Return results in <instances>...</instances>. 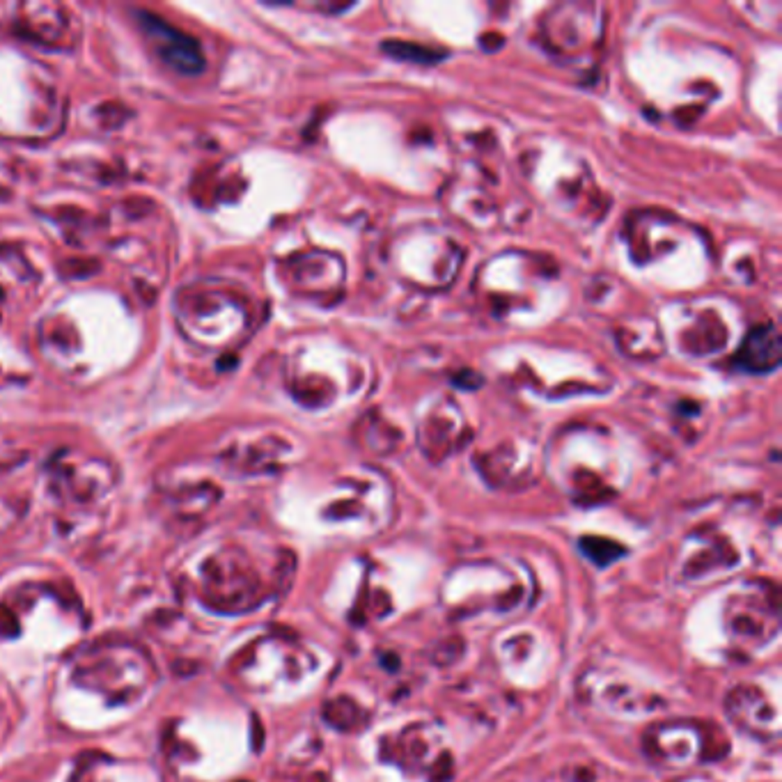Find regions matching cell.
I'll return each mask as SVG.
<instances>
[{
	"label": "cell",
	"mask_w": 782,
	"mask_h": 782,
	"mask_svg": "<svg viewBox=\"0 0 782 782\" xmlns=\"http://www.w3.org/2000/svg\"><path fill=\"white\" fill-rule=\"evenodd\" d=\"M759 615H776V613H767V608L764 611H759V608H755V605H743L741 611H737L734 615H732L730 620V629L734 636L739 638H757V641H762L764 631H767V620H762Z\"/></svg>",
	"instance_id": "5"
},
{
	"label": "cell",
	"mask_w": 782,
	"mask_h": 782,
	"mask_svg": "<svg viewBox=\"0 0 782 782\" xmlns=\"http://www.w3.org/2000/svg\"><path fill=\"white\" fill-rule=\"evenodd\" d=\"M384 49L390 50L395 58H402V60H411V62H436L443 58V56H436L434 50L423 49V46L404 44V41H388V44H384Z\"/></svg>",
	"instance_id": "8"
},
{
	"label": "cell",
	"mask_w": 782,
	"mask_h": 782,
	"mask_svg": "<svg viewBox=\"0 0 782 782\" xmlns=\"http://www.w3.org/2000/svg\"><path fill=\"white\" fill-rule=\"evenodd\" d=\"M712 739L706 741L702 727L693 723H663L645 734V750L651 759L661 764H693L709 759Z\"/></svg>",
	"instance_id": "1"
},
{
	"label": "cell",
	"mask_w": 782,
	"mask_h": 782,
	"mask_svg": "<svg viewBox=\"0 0 782 782\" xmlns=\"http://www.w3.org/2000/svg\"><path fill=\"white\" fill-rule=\"evenodd\" d=\"M777 349H780V340L773 326L757 328L755 333L743 342L741 359L746 360L748 369L762 372V369H773L777 365Z\"/></svg>",
	"instance_id": "4"
},
{
	"label": "cell",
	"mask_w": 782,
	"mask_h": 782,
	"mask_svg": "<svg viewBox=\"0 0 782 782\" xmlns=\"http://www.w3.org/2000/svg\"><path fill=\"white\" fill-rule=\"evenodd\" d=\"M580 549L599 567H608L624 553V549H622L620 544H615V541L596 540V537H586V540L580 541Z\"/></svg>",
	"instance_id": "7"
},
{
	"label": "cell",
	"mask_w": 782,
	"mask_h": 782,
	"mask_svg": "<svg viewBox=\"0 0 782 782\" xmlns=\"http://www.w3.org/2000/svg\"><path fill=\"white\" fill-rule=\"evenodd\" d=\"M138 21H141L145 35L157 44L159 53L172 69L182 71V74H200L205 69L200 44L193 37L184 35L150 12H138Z\"/></svg>",
	"instance_id": "2"
},
{
	"label": "cell",
	"mask_w": 782,
	"mask_h": 782,
	"mask_svg": "<svg viewBox=\"0 0 782 782\" xmlns=\"http://www.w3.org/2000/svg\"><path fill=\"white\" fill-rule=\"evenodd\" d=\"M725 714L737 727L759 739L777 737V714L759 688L737 687L725 697Z\"/></svg>",
	"instance_id": "3"
},
{
	"label": "cell",
	"mask_w": 782,
	"mask_h": 782,
	"mask_svg": "<svg viewBox=\"0 0 782 782\" xmlns=\"http://www.w3.org/2000/svg\"><path fill=\"white\" fill-rule=\"evenodd\" d=\"M323 716L333 727L340 730H356V727H363V716H360V706L356 705L349 697H338V700L328 702L326 709H323Z\"/></svg>",
	"instance_id": "6"
}]
</instances>
